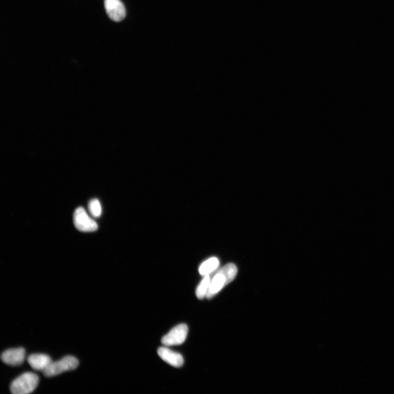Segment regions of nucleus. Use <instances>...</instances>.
<instances>
[{
  "instance_id": "1",
  "label": "nucleus",
  "mask_w": 394,
  "mask_h": 394,
  "mask_svg": "<svg viewBox=\"0 0 394 394\" xmlns=\"http://www.w3.org/2000/svg\"><path fill=\"white\" fill-rule=\"evenodd\" d=\"M237 272V267L233 263L227 264L221 268L211 279L206 298L210 299L218 294L226 285L234 281Z\"/></svg>"
},
{
  "instance_id": "2",
  "label": "nucleus",
  "mask_w": 394,
  "mask_h": 394,
  "mask_svg": "<svg viewBox=\"0 0 394 394\" xmlns=\"http://www.w3.org/2000/svg\"><path fill=\"white\" fill-rule=\"evenodd\" d=\"M39 383V376L32 372H25L12 382L10 390L14 394H28L33 392Z\"/></svg>"
},
{
  "instance_id": "3",
  "label": "nucleus",
  "mask_w": 394,
  "mask_h": 394,
  "mask_svg": "<svg viewBox=\"0 0 394 394\" xmlns=\"http://www.w3.org/2000/svg\"><path fill=\"white\" fill-rule=\"evenodd\" d=\"M78 365L79 361L76 357L68 355L59 361L52 362L43 372L46 377H51L60 375L64 372L74 370Z\"/></svg>"
},
{
  "instance_id": "4",
  "label": "nucleus",
  "mask_w": 394,
  "mask_h": 394,
  "mask_svg": "<svg viewBox=\"0 0 394 394\" xmlns=\"http://www.w3.org/2000/svg\"><path fill=\"white\" fill-rule=\"evenodd\" d=\"M74 225L77 230L84 232L97 231L98 226L96 222L90 218L82 207H78L74 215Z\"/></svg>"
},
{
  "instance_id": "5",
  "label": "nucleus",
  "mask_w": 394,
  "mask_h": 394,
  "mask_svg": "<svg viewBox=\"0 0 394 394\" xmlns=\"http://www.w3.org/2000/svg\"><path fill=\"white\" fill-rule=\"evenodd\" d=\"M188 331L187 325L185 324H179L163 337L162 343L165 346L180 345L187 338Z\"/></svg>"
},
{
  "instance_id": "6",
  "label": "nucleus",
  "mask_w": 394,
  "mask_h": 394,
  "mask_svg": "<svg viewBox=\"0 0 394 394\" xmlns=\"http://www.w3.org/2000/svg\"><path fill=\"white\" fill-rule=\"evenodd\" d=\"M104 7L107 16L112 20L119 22L125 18L126 8L120 0H105Z\"/></svg>"
},
{
  "instance_id": "7",
  "label": "nucleus",
  "mask_w": 394,
  "mask_h": 394,
  "mask_svg": "<svg viewBox=\"0 0 394 394\" xmlns=\"http://www.w3.org/2000/svg\"><path fill=\"white\" fill-rule=\"evenodd\" d=\"M2 360L6 364L16 367L22 364L25 358V350L23 348L6 350L2 355Z\"/></svg>"
},
{
  "instance_id": "8",
  "label": "nucleus",
  "mask_w": 394,
  "mask_h": 394,
  "mask_svg": "<svg viewBox=\"0 0 394 394\" xmlns=\"http://www.w3.org/2000/svg\"><path fill=\"white\" fill-rule=\"evenodd\" d=\"M158 354L161 359L171 366L180 368L184 363L183 356L166 347H161L158 350Z\"/></svg>"
},
{
  "instance_id": "9",
  "label": "nucleus",
  "mask_w": 394,
  "mask_h": 394,
  "mask_svg": "<svg viewBox=\"0 0 394 394\" xmlns=\"http://www.w3.org/2000/svg\"><path fill=\"white\" fill-rule=\"evenodd\" d=\"M27 362L34 370L44 372L53 361L46 354H34L28 357Z\"/></svg>"
},
{
  "instance_id": "10",
  "label": "nucleus",
  "mask_w": 394,
  "mask_h": 394,
  "mask_svg": "<svg viewBox=\"0 0 394 394\" xmlns=\"http://www.w3.org/2000/svg\"><path fill=\"white\" fill-rule=\"evenodd\" d=\"M219 264L220 262L218 258H210L200 265L199 268V274L203 276H209L218 269Z\"/></svg>"
},
{
  "instance_id": "11",
  "label": "nucleus",
  "mask_w": 394,
  "mask_h": 394,
  "mask_svg": "<svg viewBox=\"0 0 394 394\" xmlns=\"http://www.w3.org/2000/svg\"><path fill=\"white\" fill-rule=\"evenodd\" d=\"M211 278L209 276H204L201 282L198 285L196 289V294L200 299L206 297L207 293L210 287Z\"/></svg>"
},
{
  "instance_id": "12",
  "label": "nucleus",
  "mask_w": 394,
  "mask_h": 394,
  "mask_svg": "<svg viewBox=\"0 0 394 394\" xmlns=\"http://www.w3.org/2000/svg\"><path fill=\"white\" fill-rule=\"evenodd\" d=\"M88 208L92 216L95 218H99L102 214V207L99 200L97 199H92L89 203Z\"/></svg>"
}]
</instances>
